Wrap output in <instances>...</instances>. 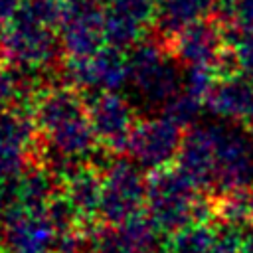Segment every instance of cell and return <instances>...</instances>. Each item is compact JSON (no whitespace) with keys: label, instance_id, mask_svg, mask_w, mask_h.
Returning a JSON list of instances; mask_svg holds the SVG:
<instances>
[{"label":"cell","instance_id":"6da1fadb","mask_svg":"<svg viewBox=\"0 0 253 253\" xmlns=\"http://www.w3.org/2000/svg\"><path fill=\"white\" fill-rule=\"evenodd\" d=\"M32 117L38 132L45 138L47 150L89 162L97 136L87 115V105L75 87L42 89L34 99Z\"/></svg>","mask_w":253,"mask_h":253},{"label":"cell","instance_id":"7a4b0ae2","mask_svg":"<svg viewBox=\"0 0 253 253\" xmlns=\"http://www.w3.org/2000/svg\"><path fill=\"white\" fill-rule=\"evenodd\" d=\"M200 194L196 184L178 168L154 170L146 180V213L162 233H174L196 217Z\"/></svg>","mask_w":253,"mask_h":253},{"label":"cell","instance_id":"3957f363","mask_svg":"<svg viewBox=\"0 0 253 253\" xmlns=\"http://www.w3.org/2000/svg\"><path fill=\"white\" fill-rule=\"evenodd\" d=\"M128 73L132 87L148 105H166L182 91L184 69L154 42H138L128 51Z\"/></svg>","mask_w":253,"mask_h":253},{"label":"cell","instance_id":"277c9868","mask_svg":"<svg viewBox=\"0 0 253 253\" xmlns=\"http://www.w3.org/2000/svg\"><path fill=\"white\" fill-rule=\"evenodd\" d=\"M61 49V42L51 26L28 20L24 16H14L0 42L2 57L16 69L24 71H43L47 69Z\"/></svg>","mask_w":253,"mask_h":253},{"label":"cell","instance_id":"5b68a950","mask_svg":"<svg viewBox=\"0 0 253 253\" xmlns=\"http://www.w3.org/2000/svg\"><path fill=\"white\" fill-rule=\"evenodd\" d=\"M146 204V180L130 158L115 156L103 168V198L99 217L105 225H121L142 211Z\"/></svg>","mask_w":253,"mask_h":253},{"label":"cell","instance_id":"8992f818","mask_svg":"<svg viewBox=\"0 0 253 253\" xmlns=\"http://www.w3.org/2000/svg\"><path fill=\"white\" fill-rule=\"evenodd\" d=\"M182 126L168 117L138 121L126 142V154L142 170H160L176 162L182 144Z\"/></svg>","mask_w":253,"mask_h":253},{"label":"cell","instance_id":"52a82bcc","mask_svg":"<svg viewBox=\"0 0 253 253\" xmlns=\"http://www.w3.org/2000/svg\"><path fill=\"white\" fill-rule=\"evenodd\" d=\"M65 81L81 91H119L130 81L128 57L119 47H101L93 55L69 57L63 65Z\"/></svg>","mask_w":253,"mask_h":253},{"label":"cell","instance_id":"ba28073f","mask_svg":"<svg viewBox=\"0 0 253 253\" xmlns=\"http://www.w3.org/2000/svg\"><path fill=\"white\" fill-rule=\"evenodd\" d=\"M87 115L95 130L97 142L111 150H126V142L134 128V111L119 91H95L87 99Z\"/></svg>","mask_w":253,"mask_h":253},{"label":"cell","instance_id":"9c48e42d","mask_svg":"<svg viewBox=\"0 0 253 253\" xmlns=\"http://www.w3.org/2000/svg\"><path fill=\"white\" fill-rule=\"evenodd\" d=\"M36 130L32 111L14 107L0 113V180L22 174L38 156Z\"/></svg>","mask_w":253,"mask_h":253},{"label":"cell","instance_id":"30bf717a","mask_svg":"<svg viewBox=\"0 0 253 253\" xmlns=\"http://www.w3.org/2000/svg\"><path fill=\"white\" fill-rule=\"evenodd\" d=\"M61 49L69 57L93 55L105 42V14L95 0H67L59 22Z\"/></svg>","mask_w":253,"mask_h":253},{"label":"cell","instance_id":"8fae6325","mask_svg":"<svg viewBox=\"0 0 253 253\" xmlns=\"http://www.w3.org/2000/svg\"><path fill=\"white\" fill-rule=\"evenodd\" d=\"M215 142V186L210 196L225 190L249 186L253 180V154L245 138L225 126H211Z\"/></svg>","mask_w":253,"mask_h":253},{"label":"cell","instance_id":"7c38bea8","mask_svg":"<svg viewBox=\"0 0 253 253\" xmlns=\"http://www.w3.org/2000/svg\"><path fill=\"white\" fill-rule=\"evenodd\" d=\"M223 47V26L215 18L184 28L170 42V53L182 67H213Z\"/></svg>","mask_w":253,"mask_h":253},{"label":"cell","instance_id":"4fadbf2b","mask_svg":"<svg viewBox=\"0 0 253 253\" xmlns=\"http://www.w3.org/2000/svg\"><path fill=\"white\" fill-rule=\"evenodd\" d=\"M176 166L196 184L198 190H204L208 194L213 192L217 162L211 126H190V130L182 138Z\"/></svg>","mask_w":253,"mask_h":253},{"label":"cell","instance_id":"5bb4252c","mask_svg":"<svg viewBox=\"0 0 253 253\" xmlns=\"http://www.w3.org/2000/svg\"><path fill=\"white\" fill-rule=\"evenodd\" d=\"M6 253H53L57 231L45 213H20L2 223Z\"/></svg>","mask_w":253,"mask_h":253},{"label":"cell","instance_id":"9a60e30c","mask_svg":"<svg viewBox=\"0 0 253 253\" xmlns=\"http://www.w3.org/2000/svg\"><path fill=\"white\" fill-rule=\"evenodd\" d=\"M206 107L227 121H245L253 113V77L241 73L217 79L206 99Z\"/></svg>","mask_w":253,"mask_h":253},{"label":"cell","instance_id":"2e32d148","mask_svg":"<svg viewBox=\"0 0 253 253\" xmlns=\"http://www.w3.org/2000/svg\"><path fill=\"white\" fill-rule=\"evenodd\" d=\"M63 194L77 210L85 223L93 221L101 210L103 198V176L91 164H81L69 178L63 180Z\"/></svg>","mask_w":253,"mask_h":253},{"label":"cell","instance_id":"e0dca14e","mask_svg":"<svg viewBox=\"0 0 253 253\" xmlns=\"http://www.w3.org/2000/svg\"><path fill=\"white\" fill-rule=\"evenodd\" d=\"M213 0H158L154 24L158 34L172 42L184 28L211 16Z\"/></svg>","mask_w":253,"mask_h":253},{"label":"cell","instance_id":"ac0fdd59","mask_svg":"<svg viewBox=\"0 0 253 253\" xmlns=\"http://www.w3.org/2000/svg\"><path fill=\"white\" fill-rule=\"evenodd\" d=\"M213 245V221H192L174 233L164 243L162 253H211Z\"/></svg>","mask_w":253,"mask_h":253},{"label":"cell","instance_id":"d6986e66","mask_svg":"<svg viewBox=\"0 0 253 253\" xmlns=\"http://www.w3.org/2000/svg\"><path fill=\"white\" fill-rule=\"evenodd\" d=\"M204 103L206 101H202V99H198L186 91H180L162 107V115L168 117L170 121H174L176 125H180L182 128L194 126V123L198 121V117L202 113Z\"/></svg>","mask_w":253,"mask_h":253},{"label":"cell","instance_id":"ffe728a7","mask_svg":"<svg viewBox=\"0 0 253 253\" xmlns=\"http://www.w3.org/2000/svg\"><path fill=\"white\" fill-rule=\"evenodd\" d=\"M253 225H239L223 219L213 221V245L211 253H241L247 229Z\"/></svg>","mask_w":253,"mask_h":253},{"label":"cell","instance_id":"44dd1931","mask_svg":"<svg viewBox=\"0 0 253 253\" xmlns=\"http://www.w3.org/2000/svg\"><path fill=\"white\" fill-rule=\"evenodd\" d=\"M223 38L225 45H229L241 65V71L253 77V32L241 30L233 24H223Z\"/></svg>","mask_w":253,"mask_h":253},{"label":"cell","instance_id":"7402d4cb","mask_svg":"<svg viewBox=\"0 0 253 253\" xmlns=\"http://www.w3.org/2000/svg\"><path fill=\"white\" fill-rule=\"evenodd\" d=\"M215 83H217V75L213 67H184L182 91L206 101Z\"/></svg>","mask_w":253,"mask_h":253},{"label":"cell","instance_id":"603a6c76","mask_svg":"<svg viewBox=\"0 0 253 253\" xmlns=\"http://www.w3.org/2000/svg\"><path fill=\"white\" fill-rule=\"evenodd\" d=\"M241 30L253 32V0H237L233 20L229 22Z\"/></svg>","mask_w":253,"mask_h":253},{"label":"cell","instance_id":"cb8c5ba5","mask_svg":"<svg viewBox=\"0 0 253 253\" xmlns=\"http://www.w3.org/2000/svg\"><path fill=\"white\" fill-rule=\"evenodd\" d=\"M235 6H237V0H213L211 16H213L221 26H223V24H229V22L233 20Z\"/></svg>","mask_w":253,"mask_h":253},{"label":"cell","instance_id":"d4e9b609","mask_svg":"<svg viewBox=\"0 0 253 253\" xmlns=\"http://www.w3.org/2000/svg\"><path fill=\"white\" fill-rule=\"evenodd\" d=\"M12 101V75L6 73L0 65V113L6 103Z\"/></svg>","mask_w":253,"mask_h":253},{"label":"cell","instance_id":"484cf974","mask_svg":"<svg viewBox=\"0 0 253 253\" xmlns=\"http://www.w3.org/2000/svg\"><path fill=\"white\" fill-rule=\"evenodd\" d=\"M22 0H0V24H8L20 10Z\"/></svg>","mask_w":253,"mask_h":253},{"label":"cell","instance_id":"4316f807","mask_svg":"<svg viewBox=\"0 0 253 253\" xmlns=\"http://www.w3.org/2000/svg\"><path fill=\"white\" fill-rule=\"evenodd\" d=\"M241 253H253V227H249V229H247V233H245Z\"/></svg>","mask_w":253,"mask_h":253},{"label":"cell","instance_id":"83f0119b","mask_svg":"<svg viewBox=\"0 0 253 253\" xmlns=\"http://www.w3.org/2000/svg\"><path fill=\"white\" fill-rule=\"evenodd\" d=\"M142 253H156V251H154V249H150V251H142Z\"/></svg>","mask_w":253,"mask_h":253},{"label":"cell","instance_id":"f1b7e54d","mask_svg":"<svg viewBox=\"0 0 253 253\" xmlns=\"http://www.w3.org/2000/svg\"><path fill=\"white\" fill-rule=\"evenodd\" d=\"M0 26H2V24H0ZM2 32H4V30H0V42H2Z\"/></svg>","mask_w":253,"mask_h":253},{"label":"cell","instance_id":"f546056e","mask_svg":"<svg viewBox=\"0 0 253 253\" xmlns=\"http://www.w3.org/2000/svg\"><path fill=\"white\" fill-rule=\"evenodd\" d=\"M99 2H113V0H99Z\"/></svg>","mask_w":253,"mask_h":253},{"label":"cell","instance_id":"4dcf8cb0","mask_svg":"<svg viewBox=\"0 0 253 253\" xmlns=\"http://www.w3.org/2000/svg\"><path fill=\"white\" fill-rule=\"evenodd\" d=\"M0 245H2V233H0Z\"/></svg>","mask_w":253,"mask_h":253}]
</instances>
